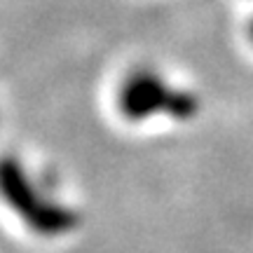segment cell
Returning a JSON list of instances; mask_svg holds the SVG:
<instances>
[{
    "instance_id": "obj_2",
    "label": "cell",
    "mask_w": 253,
    "mask_h": 253,
    "mask_svg": "<svg viewBox=\"0 0 253 253\" xmlns=\"http://www.w3.org/2000/svg\"><path fill=\"white\" fill-rule=\"evenodd\" d=\"M2 192L14 213L38 235L61 237L78 227V213L42 192L28 176L24 164L14 162L12 157H7L2 164Z\"/></svg>"
},
{
    "instance_id": "obj_1",
    "label": "cell",
    "mask_w": 253,
    "mask_h": 253,
    "mask_svg": "<svg viewBox=\"0 0 253 253\" xmlns=\"http://www.w3.org/2000/svg\"><path fill=\"white\" fill-rule=\"evenodd\" d=\"M118 108L129 122L148 118L190 120L199 110V101L190 89L171 84L153 68H136L122 80Z\"/></svg>"
},
{
    "instance_id": "obj_3",
    "label": "cell",
    "mask_w": 253,
    "mask_h": 253,
    "mask_svg": "<svg viewBox=\"0 0 253 253\" xmlns=\"http://www.w3.org/2000/svg\"><path fill=\"white\" fill-rule=\"evenodd\" d=\"M251 38H253V24H251Z\"/></svg>"
}]
</instances>
